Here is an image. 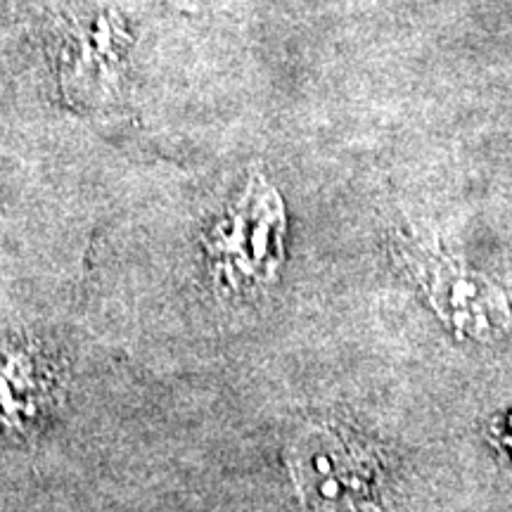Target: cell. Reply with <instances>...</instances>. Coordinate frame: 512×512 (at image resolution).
I'll use <instances>...</instances> for the list:
<instances>
[{
    "mask_svg": "<svg viewBox=\"0 0 512 512\" xmlns=\"http://www.w3.org/2000/svg\"><path fill=\"white\" fill-rule=\"evenodd\" d=\"M290 470L309 512H377L380 465L363 446L316 427L290 448Z\"/></svg>",
    "mask_w": 512,
    "mask_h": 512,
    "instance_id": "6da1fadb",
    "label": "cell"
},
{
    "mask_svg": "<svg viewBox=\"0 0 512 512\" xmlns=\"http://www.w3.org/2000/svg\"><path fill=\"white\" fill-rule=\"evenodd\" d=\"M280 230H283V207L268 185L249 188L238 211L216 230V252L228 268L226 275L233 280L240 264L242 249L245 268L242 278H264L275 261L280 259Z\"/></svg>",
    "mask_w": 512,
    "mask_h": 512,
    "instance_id": "7a4b0ae2",
    "label": "cell"
}]
</instances>
